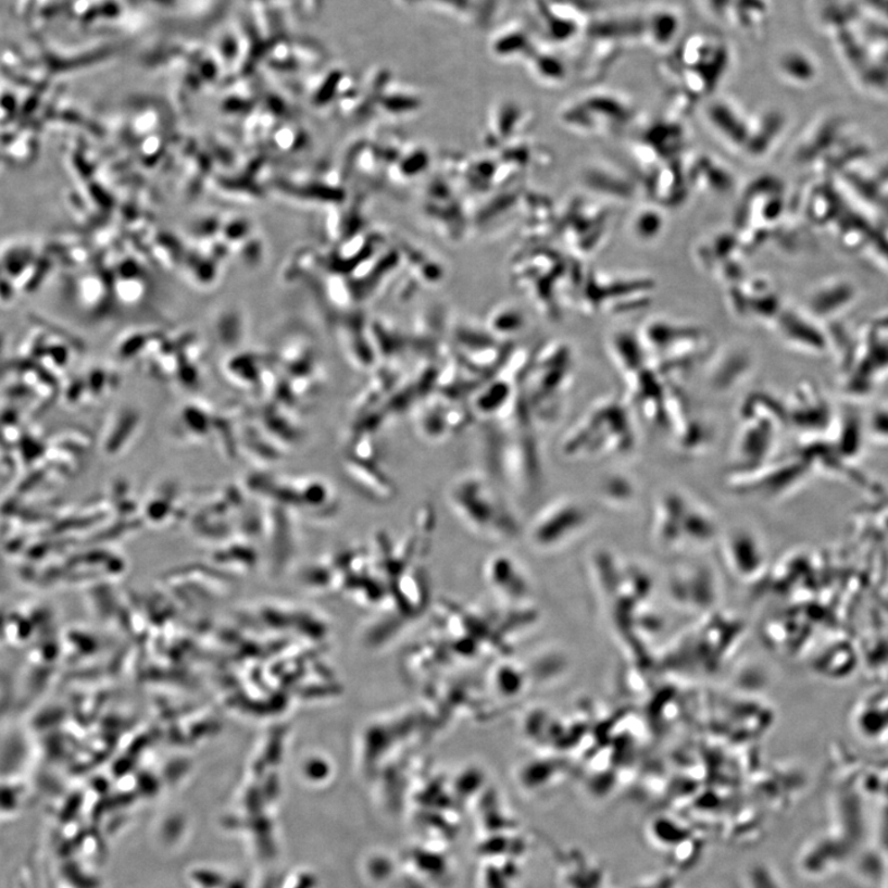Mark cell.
I'll return each mask as SVG.
<instances>
[{
    "label": "cell",
    "instance_id": "obj_1",
    "mask_svg": "<svg viewBox=\"0 0 888 888\" xmlns=\"http://www.w3.org/2000/svg\"><path fill=\"white\" fill-rule=\"evenodd\" d=\"M446 500L453 515L473 534L508 541L517 538L521 522L500 485L484 471H466L448 485Z\"/></svg>",
    "mask_w": 888,
    "mask_h": 888
},
{
    "label": "cell",
    "instance_id": "obj_5",
    "mask_svg": "<svg viewBox=\"0 0 888 888\" xmlns=\"http://www.w3.org/2000/svg\"><path fill=\"white\" fill-rule=\"evenodd\" d=\"M345 472L365 499L389 502L398 496L396 481L382 468L379 462L350 456L345 462Z\"/></svg>",
    "mask_w": 888,
    "mask_h": 888
},
{
    "label": "cell",
    "instance_id": "obj_2",
    "mask_svg": "<svg viewBox=\"0 0 888 888\" xmlns=\"http://www.w3.org/2000/svg\"><path fill=\"white\" fill-rule=\"evenodd\" d=\"M631 118L634 107L624 97L605 90L585 97L562 115L572 132L592 136L620 132Z\"/></svg>",
    "mask_w": 888,
    "mask_h": 888
},
{
    "label": "cell",
    "instance_id": "obj_7",
    "mask_svg": "<svg viewBox=\"0 0 888 888\" xmlns=\"http://www.w3.org/2000/svg\"><path fill=\"white\" fill-rule=\"evenodd\" d=\"M684 167L691 190L727 195L736 185L734 173L712 155L690 153L684 160Z\"/></svg>",
    "mask_w": 888,
    "mask_h": 888
},
{
    "label": "cell",
    "instance_id": "obj_4",
    "mask_svg": "<svg viewBox=\"0 0 888 888\" xmlns=\"http://www.w3.org/2000/svg\"><path fill=\"white\" fill-rule=\"evenodd\" d=\"M704 121L723 146L743 154L749 135L750 114H746L731 100L717 98L704 108Z\"/></svg>",
    "mask_w": 888,
    "mask_h": 888
},
{
    "label": "cell",
    "instance_id": "obj_10",
    "mask_svg": "<svg viewBox=\"0 0 888 888\" xmlns=\"http://www.w3.org/2000/svg\"><path fill=\"white\" fill-rule=\"evenodd\" d=\"M630 234L638 242H654L665 228L664 209L649 204L637 210L630 218Z\"/></svg>",
    "mask_w": 888,
    "mask_h": 888
},
{
    "label": "cell",
    "instance_id": "obj_3",
    "mask_svg": "<svg viewBox=\"0 0 888 888\" xmlns=\"http://www.w3.org/2000/svg\"><path fill=\"white\" fill-rule=\"evenodd\" d=\"M588 512L578 501L558 499L530 521L527 538L539 549L553 548L573 537L588 522Z\"/></svg>",
    "mask_w": 888,
    "mask_h": 888
},
{
    "label": "cell",
    "instance_id": "obj_11",
    "mask_svg": "<svg viewBox=\"0 0 888 888\" xmlns=\"http://www.w3.org/2000/svg\"><path fill=\"white\" fill-rule=\"evenodd\" d=\"M526 327V318L514 307H501L492 310V313L487 320L488 333L496 337L501 342L508 341V338L515 337L524 332Z\"/></svg>",
    "mask_w": 888,
    "mask_h": 888
},
{
    "label": "cell",
    "instance_id": "obj_6",
    "mask_svg": "<svg viewBox=\"0 0 888 888\" xmlns=\"http://www.w3.org/2000/svg\"><path fill=\"white\" fill-rule=\"evenodd\" d=\"M676 160L648 171L646 182L648 193L652 197L653 204L664 210L683 204L688 191H691L688 177H686L684 161L679 163Z\"/></svg>",
    "mask_w": 888,
    "mask_h": 888
},
{
    "label": "cell",
    "instance_id": "obj_8",
    "mask_svg": "<svg viewBox=\"0 0 888 888\" xmlns=\"http://www.w3.org/2000/svg\"><path fill=\"white\" fill-rule=\"evenodd\" d=\"M585 185L601 203H626L636 196L635 180L606 164H598L586 172Z\"/></svg>",
    "mask_w": 888,
    "mask_h": 888
},
{
    "label": "cell",
    "instance_id": "obj_9",
    "mask_svg": "<svg viewBox=\"0 0 888 888\" xmlns=\"http://www.w3.org/2000/svg\"><path fill=\"white\" fill-rule=\"evenodd\" d=\"M518 388L501 375H492L490 379L484 382L481 386L472 393L471 410L474 417L499 418L512 399L515 398Z\"/></svg>",
    "mask_w": 888,
    "mask_h": 888
}]
</instances>
